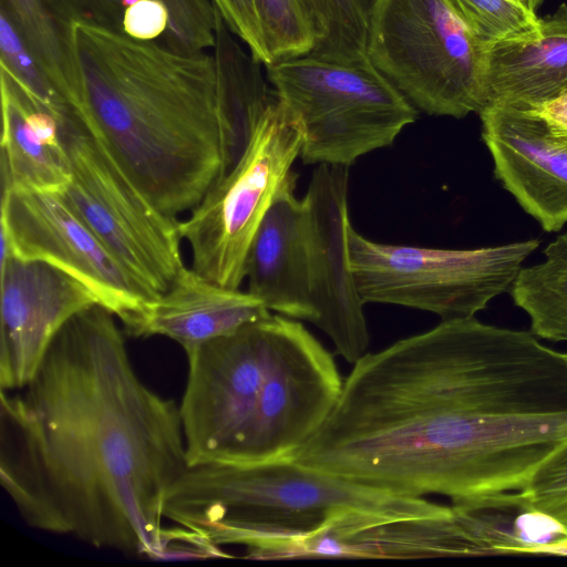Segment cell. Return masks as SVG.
Returning <instances> with one entry per match:
<instances>
[{"label": "cell", "mask_w": 567, "mask_h": 567, "mask_svg": "<svg viewBox=\"0 0 567 567\" xmlns=\"http://www.w3.org/2000/svg\"><path fill=\"white\" fill-rule=\"evenodd\" d=\"M114 317L79 311L31 381L1 390L0 482L33 528L161 559L188 468L179 405L140 379Z\"/></svg>", "instance_id": "obj_1"}, {"label": "cell", "mask_w": 567, "mask_h": 567, "mask_svg": "<svg viewBox=\"0 0 567 567\" xmlns=\"http://www.w3.org/2000/svg\"><path fill=\"white\" fill-rule=\"evenodd\" d=\"M352 365L331 413L290 458L405 497H452L483 414L551 409L564 382L558 351L475 317L441 321Z\"/></svg>", "instance_id": "obj_2"}, {"label": "cell", "mask_w": 567, "mask_h": 567, "mask_svg": "<svg viewBox=\"0 0 567 567\" xmlns=\"http://www.w3.org/2000/svg\"><path fill=\"white\" fill-rule=\"evenodd\" d=\"M69 35L74 114L159 212L192 210L220 169L214 54L85 21L70 22Z\"/></svg>", "instance_id": "obj_3"}, {"label": "cell", "mask_w": 567, "mask_h": 567, "mask_svg": "<svg viewBox=\"0 0 567 567\" xmlns=\"http://www.w3.org/2000/svg\"><path fill=\"white\" fill-rule=\"evenodd\" d=\"M443 517L450 506L354 484L290 457L188 467L169 488L164 517L216 546L244 545L250 559H274L342 515Z\"/></svg>", "instance_id": "obj_4"}, {"label": "cell", "mask_w": 567, "mask_h": 567, "mask_svg": "<svg viewBox=\"0 0 567 567\" xmlns=\"http://www.w3.org/2000/svg\"><path fill=\"white\" fill-rule=\"evenodd\" d=\"M265 66L275 97L300 125L305 164L350 166L392 145L417 115L369 58L343 63L308 54Z\"/></svg>", "instance_id": "obj_5"}, {"label": "cell", "mask_w": 567, "mask_h": 567, "mask_svg": "<svg viewBox=\"0 0 567 567\" xmlns=\"http://www.w3.org/2000/svg\"><path fill=\"white\" fill-rule=\"evenodd\" d=\"M487 43L447 0H375L367 54L416 110L461 118L485 106Z\"/></svg>", "instance_id": "obj_6"}, {"label": "cell", "mask_w": 567, "mask_h": 567, "mask_svg": "<svg viewBox=\"0 0 567 567\" xmlns=\"http://www.w3.org/2000/svg\"><path fill=\"white\" fill-rule=\"evenodd\" d=\"M350 267L364 303L427 311L442 321L474 317L508 291L538 239L474 249L372 241L348 227Z\"/></svg>", "instance_id": "obj_7"}, {"label": "cell", "mask_w": 567, "mask_h": 567, "mask_svg": "<svg viewBox=\"0 0 567 567\" xmlns=\"http://www.w3.org/2000/svg\"><path fill=\"white\" fill-rule=\"evenodd\" d=\"M60 124L71 179L56 195L155 300L185 267L179 221L143 195L74 112Z\"/></svg>", "instance_id": "obj_8"}, {"label": "cell", "mask_w": 567, "mask_h": 567, "mask_svg": "<svg viewBox=\"0 0 567 567\" xmlns=\"http://www.w3.org/2000/svg\"><path fill=\"white\" fill-rule=\"evenodd\" d=\"M301 147L298 121L275 97L238 163L216 178L189 217L178 223L194 271L239 289L254 236Z\"/></svg>", "instance_id": "obj_9"}, {"label": "cell", "mask_w": 567, "mask_h": 567, "mask_svg": "<svg viewBox=\"0 0 567 567\" xmlns=\"http://www.w3.org/2000/svg\"><path fill=\"white\" fill-rule=\"evenodd\" d=\"M343 380L333 355L295 319L272 315L266 373L252 421L227 463L290 457L327 420Z\"/></svg>", "instance_id": "obj_10"}, {"label": "cell", "mask_w": 567, "mask_h": 567, "mask_svg": "<svg viewBox=\"0 0 567 567\" xmlns=\"http://www.w3.org/2000/svg\"><path fill=\"white\" fill-rule=\"evenodd\" d=\"M271 316L187 354L179 413L188 467L227 463L244 440L266 373Z\"/></svg>", "instance_id": "obj_11"}, {"label": "cell", "mask_w": 567, "mask_h": 567, "mask_svg": "<svg viewBox=\"0 0 567 567\" xmlns=\"http://www.w3.org/2000/svg\"><path fill=\"white\" fill-rule=\"evenodd\" d=\"M0 225L11 256L72 276L135 336L152 300L56 194L2 190Z\"/></svg>", "instance_id": "obj_12"}, {"label": "cell", "mask_w": 567, "mask_h": 567, "mask_svg": "<svg viewBox=\"0 0 567 567\" xmlns=\"http://www.w3.org/2000/svg\"><path fill=\"white\" fill-rule=\"evenodd\" d=\"M349 166L317 165L303 202L308 217L309 276L315 326L336 352L353 364L368 352L370 336L350 267Z\"/></svg>", "instance_id": "obj_13"}, {"label": "cell", "mask_w": 567, "mask_h": 567, "mask_svg": "<svg viewBox=\"0 0 567 567\" xmlns=\"http://www.w3.org/2000/svg\"><path fill=\"white\" fill-rule=\"evenodd\" d=\"M0 281V390L17 391L31 381L63 324L97 300L79 280L38 260L10 256Z\"/></svg>", "instance_id": "obj_14"}, {"label": "cell", "mask_w": 567, "mask_h": 567, "mask_svg": "<svg viewBox=\"0 0 567 567\" xmlns=\"http://www.w3.org/2000/svg\"><path fill=\"white\" fill-rule=\"evenodd\" d=\"M478 115L495 176L544 230H560L567 223V148L523 107L489 105Z\"/></svg>", "instance_id": "obj_15"}, {"label": "cell", "mask_w": 567, "mask_h": 567, "mask_svg": "<svg viewBox=\"0 0 567 567\" xmlns=\"http://www.w3.org/2000/svg\"><path fill=\"white\" fill-rule=\"evenodd\" d=\"M450 556H480L453 512L449 516L422 518L352 512L317 534L282 548L275 559Z\"/></svg>", "instance_id": "obj_16"}, {"label": "cell", "mask_w": 567, "mask_h": 567, "mask_svg": "<svg viewBox=\"0 0 567 567\" xmlns=\"http://www.w3.org/2000/svg\"><path fill=\"white\" fill-rule=\"evenodd\" d=\"M291 172L275 196L248 249V292L269 311L315 324L309 276L308 217L295 196Z\"/></svg>", "instance_id": "obj_17"}, {"label": "cell", "mask_w": 567, "mask_h": 567, "mask_svg": "<svg viewBox=\"0 0 567 567\" xmlns=\"http://www.w3.org/2000/svg\"><path fill=\"white\" fill-rule=\"evenodd\" d=\"M270 315L250 292L219 286L184 267L169 288L150 302L135 337H167L187 355Z\"/></svg>", "instance_id": "obj_18"}, {"label": "cell", "mask_w": 567, "mask_h": 567, "mask_svg": "<svg viewBox=\"0 0 567 567\" xmlns=\"http://www.w3.org/2000/svg\"><path fill=\"white\" fill-rule=\"evenodd\" d=\"M567 86V3L519 35L487 43L485 106H528Z\"/></svg>", "instance_id": "obj_19"}, {"label": "cell", "mask_w": 567, "mask_h": 567, "mask_svg": "<svg viewBox=\"0 0 567 567\" xmlns=\"http://www.w3.org/2000/svg\"><path fill=\"white\" fill-rule=\"evenodd\" d=\"M2 190L59 194L70 182L60 121L0 71Z\"/></svg>", "instance_id": "obj_20"}, {"label": "cell", "mask_w": 567, "mask_h": 567, "mask_svg": "<svg viewBox=\"0 0 567 567\" xmlns=\"http://www.w3.org/2000/svg\"><path fill=\"white\" fill-rule=\"evenodd\" d=\"M216 8V7H215ZM216 9L214 56L218 78V122L221 177L245 153L275 96L261 73V62L244 52Z\"/></svg>", "instance_id": "obj_21"}, {"label": "cell", "mask_w": 567, "mask_h": 567, "mask_svg": "<svg viewBox=\"0 0 567 567\" xmlns=\"http://www.w3.org/2000/svg\"><path fill=\"white\" fill-rule=\"evenodd\" d=\"M545 260L520 268L509 292L538 339L567 341V231L544 250Z\"/></svg>", "instance_id": "obj_22"}, {"label": "cell", "mask_w": 567, "mask_h": 567, "mask_svg": "<svg viewBox=\"0 0 567 567\" xmlns=\"http://www.w3.org/2000/svg\"><path fill=\"white\" fill-rule=\"evenodd\" d=\"M0 7L70 105L75 95L76 72L69 24L54 13L47 0H1Z\"/></svg>", "instance_id": "obj_23"}, {"label": "cell", "mask_w": 567, "mask_h": 567, "mask_svg": "<svg viewBox=\"0 0 567 567\" xmlns=\"http://www.w3.org/2000/svg\"><path fill=\"white\" fill-rule=\"evenodd\" d=\"M375 0H301L317 35L310 55L334 62L368 58L369 24Z\"/></svg>", "instance_id": "obj_24"}, {"label": "cell", "mask_w": 567, "mask_h": 567, "mask_svg": "<svg viewBox=\"0 0 567 567\" xmlns=\"http://www.w3.org/2000/svg\"><path fill=\"white\" fill-rule=\"evenodd\" d=\"M0 71L60 122L73 111L0 7Z\"/></svg>", "instance_id": "obj_25"}, {"label": "cell", "mask_w": 567, "mask_h": 567, "mask_svg": "<svg viewBox=\"0 0 567 567\" xmlns=\"http://www.w3.org/2000/svg\"><path fill=\"white\" fill-rule=\"evenodd\" d=\"M255 4L271 63L311 53L317 35L301 0H255Z\"/></svg>", "instance_id": "obj_26"}, {"label": "cell", "mask_w": 567, "mask_h": 567, "mask_svg": "<svg viewBox=\"0 0 567 567\" xmlns=\"http://www.w3.org/2000/svg\"><path fill=\"white\" fill-rule=\"evenodd\" d=\"M458 18L483 41L493 42L534 30L536 12L520 0H447Z\"/></svg>", "instance_id": "obj_27"}, {"label": "cell", "mask_w": 567, "mask_h": 567, "mask_svg": "<svg viewBox=\"0 0 567 567\" xmlns=\"http://www.w3.org/2000/svg\"><path fill=\"white\" fill-rule=\"evenodd\" d=\"M168 11L162 43L182 52H205L215 47L216 8L210 0H161Z\"/></svg>", "instance_id": "obj_28"}, {"label": "cell", "mask_w": 567, "mask_h": 567, "mask_svg": "<svg viewBox=\"0 0 567 567\" xmlns=\"http://www.w3.org/2000/svg\"><path fill=\"white\" fill-rule=\"evenodd\" d=\"M520 492L530 507L567 529V440L545 457Z\"/></svg>", "instance_id": "obj_29"}, {"label": "cell", "mask_w": 567, "mask_h": 567, "mask_svg": "<svg viewBox=\"0 0 567 567\" xmlns=\"http://www.w3.org/2000/svg\"><path fill=\"white\" fill-rule=\"evenodd\" d=\"M228 29L248 48L249 53L265 65L271 63L255 0H212Z\"/></svg>", "instance_id": "obj_30"}, {"label": "cell", "mask_w": 567, "mask_h": 567, "mask_svg": "<svg viewBox=\"0 0 567 567\" xmlns=\"http://www.w3.org/2000/svg\"><path fill=\"white\" fill-rule=\"evenodd\" d=\"M65 23L85 21L123 32L125 7L122 0H47Z\"/></svg>", "instance_id": "obj_31"}, {"label": "cell", "mask_w": 567, "mask_h": 567, "mask_svg": "<svg viewBox=\"0 0 567 567\" xmlns=\"http://www.w3.org/2000/svg\"><path fill=\"white\" fill-rule=\"evenodd\" d=\"M167 25L168 11L161 0H140L125 9L123 32L133 39L154 41Z\"/></svg>", "instance_id": "obj_32"}, {"label": "cell", "mask_w": 567, "mask_h": 567, "mask_svg": "<svg viewBox=\"0 0 567 567\" xmlns=\"http://www.w3.org/2000/svg\"><path fill=\"white\" fill-rule=\"evenodd\" d=\"M519 107L542 118L551 136L567 148V86L547 101Z\"/></svg>", "instance_id": "obj_33"}, {"label": "cell", "mask_w": 567, "mask_h": 567, "mask_svg": "<svg viewBox=\"0 0 567 567\" xmlns=\"http://www.w3.org/2000/svg\"><path fill=\"white\" fill-rule=\"evenodd\" d=\"M529 9L536 12L537 8L543 4L545 0H522Z\"/></svg>", "instance_id": "obj_34"}, {"label": "cell", "mask_w": 567, "mask_h": 567, "mask_svg": "<svg viewBox=\"0 0 567 567\" xmlns=\"http://www.w3.org/2000/svg\"><path fill=\"white\" fill-rule=\"evenodd\" d=\"M140 0H122L123 2V6L125 7V9L132 4H134L135 2H137Z\"/></svg>", "instance_id": "obj_35"}, {"label": "cell", "mask_w": 567, "mask_h": 567, "mask_svg": "<svg viewBox=\"0 0 567 567\" xmlns=\"http://www.w3.org/2000/svg\"><path fill=\"white\" fill-rule=\"evenodd\" d=\"M564 357H565V360H566V362H567V352H566V353H564Z\"/></svg>", "instance_id": "obj_36"}, {"label": "cell", "mask_w": 567, "mask_h": 567, "mask_svg": "<svg viewBox=\"0 0 567 567\" xmlns=\"http://www.w3.org/2000/svg\"><path fill=\"white\" fill-rule=\"evenodd\" d=\"M522 1V0H520Z\"/></svg>", "instance_id": "obj_37"}]
</instances>
